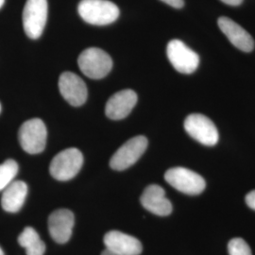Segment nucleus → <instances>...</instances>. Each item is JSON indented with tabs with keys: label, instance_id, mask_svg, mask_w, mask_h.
<instances>
[{
	"label": "nucleus",
	"instance_id": "nucleus-1",
	"mask_svg": "<svg viewBox=\"0 0 255 255\" xmlns=\"http://www.w3.org/2000/svg\"><path fill=\"white\" fill-rule=\"evenodd\" d=\"M79 13L85 22L96 26H105L119 16V7L109 0H82Z\"/></svg>",
	"mask_w": 255,
	"mask_h": 255
},
{
	"label": "nucleus",
	"instance_id": "nucleus-2",
	"mask_svg": "<svg viewBox=\"0 0 255 255\" xmlns=\"http://www.w3.org/2000/svg\"><path fill=\"white\" fill-rule=\"evenodd\" d=\"M79 67L82 73L93 80L106 77L113 67L110 55L98 47H90L83 50L78 59Z\"/></svg>",
	"mask_w": 255,
	"mask_h": 255
},
{
	"label": "nucleus",
	"instance_id": "nucleus-3",
	"mask_svg": "<svg viewBox=\"0 0 255 255\" xmlns=\"http://www.w3.org/2000/svg\"><path fill=\"white\" fill-rule=\"evenodd\" d=\"M82 164L83 155L78 148H66L52 159L49 172L58 181H69L80 172Z\"/></svg>",
	"mask_w": 255,
	"mask_h": 255
},
{
	"label": "nucleus",
	"instance_id": "nucleus-4",
	"mask_svg": "<svg viewBox=\"0 0 255 255\" xmlns=\"http://www.w3.org/2000/svg\"><path fill=\"white\" fill-rule=\"evenodd\" d=\"M47 130L43 120L32 119L22 124L19 128V143L29 154H38L44 151L46 145Z\"/></svg>",
	"mask_w": 255,
	"mask_h": 255
},
{
	"label": "nucleus",
	"instance_id": "nucleus-5",
	"mask_svg": "<svg viewBox=\"0 0 255 255\" xmlns=\"http://www.w3.org/2000/svg\"><path fill=\"white\" fill-rule=\"evenodd\" d=\"M147 139L143 135L130 138L119 147L110 160V166L114 170L122 171L135 164L144 154L147 147Z\"/></svg>",
	"mask_w": 255,
	"mask_h": 255
},
{
	"label": "nucleus",
	"instance_id": "nucleus-6",
	"mask_svg": "<svg viewBox=\"0 0 255 255\" xmlns=\"http://www.w3.org/2000/svg\"><path fill=\"white\" fill-rule=\"evenodd\" d=\"M164 179L175 189L187 195H199L206 187V182L201 175L185 167L168 169Z\"/></svg>",
	"mask_w": 255,
	"mask_h": 255
},
{
	"label": "nucleus",
	"instance_id": "nucleus-7",
	"mask_svg": "<svg viewBox=\"0 0 255 255\" xmlns=\"http://www.w3.org/2000/svg\"><path fill=\"white\" fill-rule=\"evenodd\" d=\"M47 0H27L23 10L24 30L30 39L42 35L47 19Z\"/></svg>",
	"mask_w": 255,
	"mask_h": 255
},
{
	"label": "nucleus",
	"instance_id": "nucleus-8",
	"mask_svg": "<svg viewBox=\"0 0 255 255\" xmlns=\"http://www.w3.org/2000/svg\"><path fill=\"white\" fill-rule=\"evenodd\" d=\"M186 132L202 145L215 146L219 142V131L214 122L201 114H192L184 120Z\"/></svg>",
	"mask_w": 255,
	"mask_h": 255
},
{
	"label": "nucleus",
	"instance_id": "nucleus-9",
	"mask_svg": "<svg viewBox=\"0 0 255 255\" xmlns=\"http://www.w3.org/2000/svg\"><path fill=\"white\" fill-rule=\"evenodd\" d=\"M166 54L174 68L180 73H193L200 64L199 55L180 40H171L167 44Z\"/></svg>",
	"mask_w": 255,
	"mask_h": 255
},
{
	"label": "nucleus",
	"instance_id": "nucleus-10",
	"mask_svg": "<svg viewBox=\"0 0 255 255\" xmlns=\"http://www.w3.org/2000/svg\"><path fill=\"white\" fill-rule=\"evenodd\" d=\"M59 89L65 101L70 105L82 106L87 100V86L78 75L73 72H64L59 79Z\"/></svg>",
	"mask_w": 255,
	"mask_h": 255
},
{
	"label": "nucleus",
	"instance_id": "nucleus-11",
	"mask_svg": "<svg viewBox=\"0 0 255 255\" xmlns=\"http://www.w3.org/2000/svg\"><path fill=\"white\" fill-rule=\"evenodd\" d=\"M74 223V214L70 210L54 211L48 218V231L55 242L66 243L72 236Z\"/></svg>",
	"mask_w": 255,
	"mask_h": 255
},
{
	"label": "nucleus",
	"instance_id": "nucleus-12",
	"mask_svg": "<svg viewBox=\"0 0 255 255\" xmlns=\"http://www.w3.org/2000/svg\"><path fill=\"white\" fill-rule=\"evenodd\" d=\"M103 241L107 250L119 255H140L143 251L137 238L119 231H110Z\"/></svg>",
	"mask_w": 255,
	"mask_h": 255
},
{
	"label": "nucleus",
	"instance_id": "nucleus-13",
	"mask_svg": "<svg viewBox=\"0 0 255 255\" xmlns=\"http://www.w3.org/2000/svg\"><path fill=\"white\" fill-rule=\"evenodd\" d=\"M137 95L130 89L118 92L110 98L105 107L106 117L113 120L125 119L136 105Z\"/></svg>",
	"mask_w": 255,
	"mask_h": 255
},
{
	"label": "nucleus",
	"instance_id": "nucleus-14",
	"mask_svg": "<svg viewBox=\"0 0 255 255\" xmlns=\"http://www.w3.org/2000/svg\"><path fill=\"white\" fill-rule=\"evenodd\" d=\"M141 204L145 209L160 217H166L172 212V204L165 197L164 188L157 184H150L141 196Z\"/></svg>",
	"mask_w": 255,
	"mask_h": 255
},
{
	"label": "nucleus",
	"instance_id": "nucleus-15",
	"mask_svg": "<svg viewBox=\"0 0 255 255\" xmlns=\"http://www.w3.org/2000/svg\"><path fill=\"white\" fill-rule=\"evenodd\" d=\"M218 24L221 31L234 46L244 52L253 51L255 48L254 38L240 25L228 17H220Z\"/></svg>",
	"mask_w": 255,
	"mask_h": 255
},
{
	"label": "nucleus",
	"instance_id": "nucleus-16",
	"mask_svg": "<svg viewBox=\"0 0 255 255\" xmlns=\"http://www.w3.org/2000/svg\"><path fill=\"white\" fill-rule=\"evenodd\" d=\"M27 195V185L22 181H14L3 190L1 206L6 212L16 213L23 207Z\"/></svg>",
	"mask_w": 255,
	"mask_h": 255
},
{
	"label": "nucleus",
	"instance_id": "nucleus-17",
	"mask_svg": "<svg viewBox=\"0 0 255 255\" xmlns=\"http://www.w3.org/2000/svg\"><path fill=\"white\" fill-rule=\"evenodd\" d=\"M19 245L26 250L27 255H44L46 245L31 227H27L18 237Z\"/></svg>",
	"mask_w": 255,
	"mask_h": 255
},
{
	"label": "nucleus",
	"instance_id": "nucleus-18",
	"mask_svg": "<svg viewBox=\"0 0 255 255\" xmlns=\"http://www.w3.org/2000/svg\"><path fill=\"white\" fill-rule=\"evenodd\" d=\"M18 173V164L9 159L0 164V191L4 190Z\"/></svg>",
	"mask_w": 255,
	"mask_h": 255
},
{
	"label": "nucleus",
	"instance_id": "nucleus-19",
	"mask_svg": "<svg viewBox=\"0 0 255 255\" xmlns=\"http://www.w3.org/2000/svg\"><path fill=\"white\" fill-rule=\"evenodd\" d=\"M229 255H253L252 250L242 238H234L228 244Z\"/></svg>",
	"mask_w": 255,
	"mask_h": 255
},
{
	"label": "nucleus",
	"instance_id": "nucleus-20",
	"mask_svg": "<svg viewBox=\"0 0 255 255\" xmlns=\"http://www.w3.org/2000/svg\"><path fill=\"white\" fill-rule=\"evenodd\" d=\"M246 203L247 205H248L250 208L255 210V190L250 192V193L247 195Z\"/></svg>",
	"mask_w": 255,
	"mask_h": 255
},
{
	"label": "nucleus",
	"instance_id": "nucleus-21",
	"mask_svg": "<svg viewBox=\"0 0 255 255\" xmlns=\"http://www.w3.org/2000/svg\"><path fill=\"white\" fill-rule=\"evenodd\" d=\"M161 1H163L167 5L176 8V9H181L184 5V0H161Z\"/></svg>",
	"mask_w": 255,
	"mask_h": 255
},
{
	"label": "nucleus",
	"instance_id": "nucleus-22",
	"mask_svg": "<svg viewBox=\"0 0 255 255\" xmlns=\"http://www.w3.org/2000/svg\"><path fill=\"white\" fill-rule=\"evenodd\" d=\"M221 1L225 4L231 5V6H238L243 2V0H221Z\"/></svg>",
	"mask_w": 255,
	"mask_h": 255
},
{
	"label": "nucleus",
	"instance_id": "nucleus-23",
	"mask_svg": "<svg viewBox=\"0 0 255 255\" xmlns=\"http://www.w3.org/2000/svg\"><path fill=\"white\" fill-rule=\"evenodd\" d=\"M101 255H117V254H115V253H113V252H111L109 250H107V249H105L102 253H101Z\"/></svg>",
	"mask_w": 255,
	"mask_h": 255
},
{
	"label": "nucleus",
	"instance_id": "nucleus-24",
	"mask_svg": "<svg viewBox=\"0 0 255 255\" xmlns=\"http://www.w3.org/2000/svg\"><path fill=\"white\" fill-rule=\"evenodd\" d=\"M4 2H5V0H0V9H1V7L3 6V4H4Z\"/></svg>",
	"mask_w": 255,
	"mask_h": 255
},
{
	"label": "nucleus",
	"instance_id": "nucleus-25",
	"mask_svg": "<svg viewBox=\"0 0 255 255\" xmlns=\"http://www.w3.org/2000/svg\"><path fill=\"white\" fill-rule=\"evenodd\" d=\"M0 255H4V253H3V251H2V249L0 248Z\"/></svg>",
	"mask_w": 255,
	"mask_h": 255
},
{
	"label": "nucleus",
	"instance_id": "nucleus-26",
	"mask_svg": "<svg viewBox=\"0 0 255 255\" xmlns=\"http://www.w3.org/2000/svg\"><path fill=\"white\" fill-rule=\"evenodd\" d=\"M0 112H1V104H0Z\"/></svg>",
	"mask_w": 255,
	"mask_h": 255
}]
</instances>
